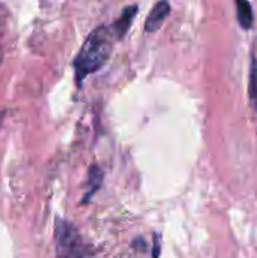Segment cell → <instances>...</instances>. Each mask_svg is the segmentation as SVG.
Masks as SVG:
<instances>
[{"label":"cell","mask_w":257,"mask_h":258,"mask_svg":"<svg viewBox=\"0 0 257 258\" xmlns=\"http://www.w3.org/2000/svg\"><path fill=\"white\" fill-rule=\"evenodd\" d=\"M101 181H103V172H101V169L98 166L92 165L89 168V172H88V189H86V194H85V197L82 200V204H86V203L91 201V198L100 189Z\"/></svg>","instance_id":"cell-5"},{"label":"cell","mask_w":257,"mask_h":258,"mask_svg":"<svg viewBox=\"0 0 257 258\" xmlns=\"http://www.w3.org/2000/svg\"><path fill=\"white\" fill-rule=\"evenodd\" d=\"M248 92H250V100L251 104L257 112V59L251 56V63H250V82H248Z\"/></svg>","instance_id":"cell-7"},{"label":"cell","mask_w":257,"mask_h":258,"mask_svg":"<svg viewBox=\"0 0 257 258\" xmlns=\"http://www.w3.org/2000/svg\"><path fill=\"white\" fill-rule=\"evenodd\" d=\"M170 12H171V6H170L168 2H159V3H156L151 8L148 17L145 20V32L155 33L162 26V23L167 20V17L170 15Z\"/></svg>","instance_id":"cell-3"},{"label":"cell","mask_w":257,"mask_h":258,"mask_svg":"<svg viewBox=\"0 0 257 258\" xmlns=\"http://www.w3.org/2000/svg\"><path fill=\"white\" fill-rule=\"evenodd\" d=\"M55 246L56 258H95L94 249L83 242L77 230L64 219H56Z\"/></svg>","instance_id":"cell-2"},{"label":"cell","mask_w":257,"mask_h":258,"mask_svg":"<svg viewBox=\"0 0 257 258\" xmlns=\"http://www.w3.org/2000/svg\"><path fill=\"white\" fill-rule=\"evenodd\" d=\"M236 17L239 21V26L245 30L253 27L254 23V15H253V9L251 5L245 0H236Z\"/></svg>","instance_id":"cell-6"},{"label":"cell","mask_w":257,"mask_h":258,"mask_svg":"<svg viewBox=\"0 0 257 258\" xmlns=\"http://www.w3.org/2000/svg\"><path fill=\"white\" fill-rule=\"evenodd\" d=\"M136 12H138V6L136 5H130V6L124 8L121 15L118 17V20L112 24V29H114V32H115L118 39H121L127 33V30L130 29L132 20L135 18Z\"/></svg>","instance_id":"cell-4"},{"label":"cell","mask_w":257,"mask_h":258,"mask_svg":"<svg viewBox=\"0 0 257 258\" xmlns=\"http://www.w3.org/2000/svg\"><path fill=\"white\" fill-rule=\"evenodd\" d=\"M117 39L112 24L98 26L86 36L73 62L77 86H82L89 74L98 71L108 62Z\"/></svg>","instance_id":"cell-1"}]
</instances>
